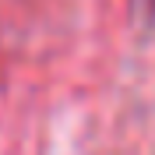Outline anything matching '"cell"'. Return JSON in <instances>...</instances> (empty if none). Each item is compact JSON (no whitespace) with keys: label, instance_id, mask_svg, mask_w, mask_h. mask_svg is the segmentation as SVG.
I'll return each mask as SVG.
<instances>
[{"label":"cell","instance_id":"cell-1","mask_svg":"<svg viewBox=\"0 0 155 155\" xmlns=\"http://www.w3.org/2000/svg\"><path fill=\"white\" fill-rule=\"evenodd\" d=\"M148 11H152V14H155V0H148Z\"/></svg>","mask_w":155,"mask_h":155}]
</instances>
